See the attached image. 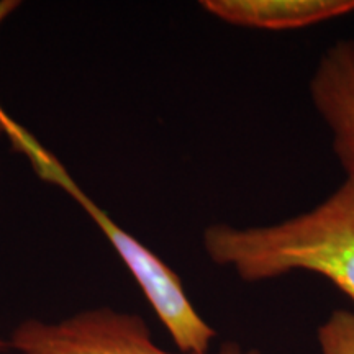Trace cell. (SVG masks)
<instances>
[{"instance_id":"cell-8","label":"cell","mask_w":354,"mask_h":354,"mask_svg":"<svg viewBox=\"0 0 354 354\" xmlns=\"http://www.w3.org/2000/svg\"><path fill=\"white\" fill-rule=\"evenodd\" d=\"M7 349H8V344L6 342H2V339H0V354L6 353Z\"/></svg>"},{"instance_id":"cell-6","label":"cell","mask_w":354,"mask_h":354,"mask_svg":"<svg viewBox=\"0 0 354 354\" xmlns=\"http://www.w3.org/2000/svg\"><path fill=\"white\" fill-rule=\"evenodd\" d=\"M320 354H354V310H335L318 326Z\"/></svg>"},{"instance_id":"cell-3","label":"cell","mask_w":354,"mask_h":354,"mask_svg":"<svg viewBox=\"0 0 354 354\" xmlns=\"http://www.w3.org/2000/svg\"><path fill=\"white\" fill-rule=\"evenodd\" d=\"M7 344L13 354H192L158 346L143 318L112 307L84 308L61 320L26 318L12 330ZM205 354L261 353L227 343Z\"/></svg>"},{"instance_id":"cell-5","label":"cell","mask_w":354,"mask_h":354,"mask_svg":"<svg viewBox=\"0 0 354 354\" xmlns=\"http://www.w3.org/2000/svg\"><path fill=\"white\" fill-rule=\"evenodd\" d=\"M201 7L228 25L287 32L348 15L354 0H202Z\"/></svg>"},{"instance_id":"cell-2","label":"cell","mask_w":354,"mask_h":354,"mask_svg":"<svg viewBox=\"0 0 354 354\" xmlns=\"http://www.w3.org/2000/svg\"><path fill=\"white\" fill-rule=\"evenodd\" d=\"M0 131L17 153L24 154L41 180H46L73 198L86 212L127 266L159 322L167 330L180 353H209L216 331L201 317L185 294L177 274L156 253L143 245L95 203L81 189L63 162L37 140L24 125L0 107Z\"/></svg>"},{"instance_id":"cell-1","label":"cell","mask_w":354,"mask_h":354,"mask_svg":"<svg viewBox=\"0 0 354 354\" xmlns=\"http://www.w3.org/2000/svg\"><path fill=\"white\" fill-rule=\"evenodd\" d=\"M202 245L210 261L245 282L313 272L328 279L354 305V183L344 179L312 210L279 223L210 225Z\"/></svg>"},{"instance_id":"cell-4","label":"cell","mask_w":354,"mask_h":354,"mask_svg":"<svg viewBox=\"0 0 354 354\" xmlns=\"http://www.w3.org/2000/svg\"><path fill=\"white\" fill-rule=\"evenodd\" d=\"M310 99L331 133V146L344 179L354 183V39L323 53L308 84Z\"/></svg>"},{"instance_id":"cell-7","label":"cell","mask_w":354,"mask_h":354,"mask_svg":"<svg viewBox=\"0 0 354 354\" xmlns=\"http://www.w3.org/2000/svg\"><path fill=\"white\" fill-rule=\"evenodd\" d=\"M17 6H19V2H0V24H2L7 15H10L15 10Z\"/></svg>"}]
</instances>
